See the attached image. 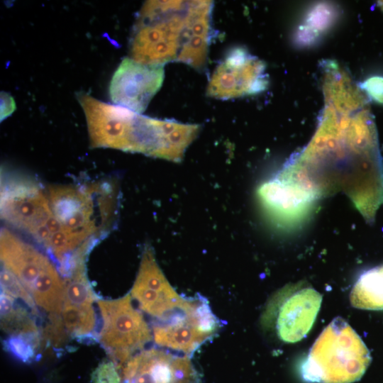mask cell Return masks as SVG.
Segmentation results:
<instances>
[{"instance_id":"6da1fadb","label":"cell","mask_w":383,"mask_h":383,"mask_svg":"<svg viewBox=\"0 0 383 383\" xmlns=\"http://www.w3.org/2000/svg\"><path fill=\"white\" fill-rule=\"evenodd\" d=\"M361 338L342 318L333 319L321 332L300 366L310 383H353L365 374L371 362Z\"/></svg>"},{"instance_id":"7a4b0ae2","label":"cell","mask_w":383,"mask_h":383,"mask_svg":"<svg viewBox=\"0 0 383 383\" xmlns=\"http://www.w3.org/2000/svg\"><path fill=\"white\" fill-rule=\"evenodd\" d=\"M189 1H148L141 8L130 44L133 60L162 65L177 60L183 44Z\"/></svg>"},{"instance_id":"3957f363","label":"cell","mask_w":383,"mask_h":383,"mask_svg":"<svg viewBox=\"0 0 383 383\" xmlns=\"http://www.w3.org/2000/svg\"><path fill=\"white\" fill-rule=\"evenodd\" d=\"M321 302L322 295L310 284H287L267 301L260 318L262 327L283 343H296L311 329Z\"/></svg>"},{"instance_id":"277c9868","label":"cell","mask_w":383,"mask_h":383,"mask_svg":"<svg viewBox=\"0 0 383 383\" xmlns=\"http://www.w3.org/2000/svg\"><path fill=\"white\" fill-rule=\"evenodd\" d=\"M102 320L98 340L118 367L153 339L143 314L128 294L116 299H98Z\"/></svg>"},{"instance_id":"5b68a950","label":"cell","mask_w":383,"mask_h":383,"mask_svg":"<svg viewBox=\"0 0 383 383\" xmlns=\"http://www.w3.org/2000/svg\"><path fill=\"white\" fill-rule=\"evenodd\" d=\"M220 328V321L208 301L199 295L184 296L179 308L167 319L152 326L155 343L161 347L190 355Z\"/></svg>"},{"instance_id":"8992f818","label":"cell","mask_w":383,"mask_h":383,"mask_svg":"<svg viewBox=\"0 0 383 383\" xmlns=\"http://www.w3.org/2000/svg\"><path fill=\"white\" fill-rule=\"evenodd\" d=\"M77 96L86 116L91 147L131 152L138 113L86 93Z\"/></svg>"},{"instance_id":"52a82bcc","label":"cell","mask_w":383,"mask_h":383,"mask_svg":"<svg viewBox=\"0 0 383 383\" xmlns=\"http://www.w3.org/2000/svg\"><path fill=\"white\" fill-rule=\"evenodd\" d=\"M52 211L77 248L91 240L100 228L94 218V186L91 189L69 185L49 187Z\"/></svg>"},{"instance_id":"ba28073f","label":"cell","mask_w":383,"mask_h":383,"mask_svg":"<svg viewBox=\"0 0 383 383\" xmlns=\"http://www.w3.org/2000/svg\"><path fill=\"white\" fill-rule=\"evenodd\" d=\"M164 75L162 65H143L124 58L111 80V99L117 106L140 114L160 89Z\"/></svg>"},{"instance_id":"9c48e42d","label":"cell","mask_w":383,"mask_h":383,"mask_svg":"<svg viewBox=\"0 0 383 383\" xmlns=\"http://www.w3.org/2000/svg\"><path fill=\"white\" fill-rule=\"evenodd\" d=\"M131 295L141 311L157 321L167 319L184 300V296L179 295L166 279L150 246L144 248Z\"/></svg>"},{"instance_id":"30bf717a","label":"cell","mask_w":383,"mask_h":383,"mask_svg":"<svg viewBox=\"0 0 383 383\" xmlns=\"http://www.w3.org/2000/svg\"><path fill=\"white\" fill-rule=\"evenodd\" d=\"M124 383H196L189 356L152 348L134 355L123 369Z\"/></svg>"},{"instance_id":"8fae6325","label":"cell","mask_w":383,"mask_h":383,"mask_svg":"<svg viewBox=\"0 0 383 383\" xmlns=\"http://www.w3.org/2000/svg\"><path fill=\"white\" fill-rule=\"evenodd\" d=\"M1 187V218L15 228L33 235L53 214L48 198L30 179H17Z\"/></svg>"},{"instance_id":"7c38bea8","label":"cell","mask_w":383,"mask_h":383,"mask_svg":"<svg viewBox=\"0 0 383 383\" xmlns=\"http://www.w3.org/2000/svg\"><path fill=\"white\" fill-rule=\"evenodd\" d=\"M264 66L242 48L231 50L214 71L209 83V96L228 99L263 90Z\"/></svg>"},{"instance_id":"4fadbf2b","label":"cell","mask_w":383,"mask_h":383,"mask_svg":"<svg viewBox=\"0 0 383 383\" xmlns=\"http://www.w3.org/2000/svg\"><path fill=\"white\" fill-rule=\"evenodd\" d=\"M258 196L270 217L285 225L304 218L318 197L283 170L259 188Z\"/></svg>"},{"instance_id":"5bb4252c","label":"cell","mask_w":383,"mask_h":383,"mask_svg":"<svg viewBox=\"0 0 383 383\" xmlns=\"http://www.w3.org/2000/svg\"><path fill=\"white\" fill-rule=\"evenodd\" d=\"M1 261L30 295L35 282L52 265L47 256L5 228L1 231Z\"/></svg>"},{"instance_id":"9a60e30c","label":"cell","mask_w":383,"mask_h":383,"mask_svg":"<svg viewBox=\"0 0 383 383\" xmlns=\"http://www.w3.org/2000/svg\"><path fill=\"white\" fill-rule=\"evenodd\" d=\"M211 1H191L188 4L184 40L177 60L196 69L206 63L211 37Z\"/></svg>"},{"instance_id":"2e32d148","label":"cell","mask_w":383,"mask_h":383,"mask_svg":"<svg viewBox=\"0 0 383 383\" xmlns=\"http://www.w3.org/2000/svg\"><path fill=\"white\" fill-rule=\"evenodd\" d=\"M352 306L365 310H383V265L360 274L350 295Z\"/></svg>"},{"instance_id":"e0dca14e","label":"cell","mask_w":383,"mask_h":383,"mask_svg":"<svg viewBox=\"0 0 383 383\" xmlns=\"http://www.w3.org/2000/svg\"><path fill=\"white\" fill-rule=\"evenodd\" d=\"M1 321L2 329L9 336L40 341L36 323L26 310L19 306L13 297L1 292Z\"/></svg>"},{"instance_id":"ac0fdd59","label":"cell","mask_w":383,"mask_h":383,"mask_svg":"<svg viewBox=\"0 0 383 383\" xmlns=\"http://www.w3.org/2000/svg\"><path fill=\"white\" fill-rule=\"evenodd\" d=\"M1 292L15 299L22 300L28 307L35 311V304L20 281L9 270L3 267L1 271Z\"/></svg>"},{"instance_id":"d6986e66","label":"cell","mask_w":383,"mask_h":383,"mask_svg":"<svg viewBox=\"0 0 383 383\" xmlns=\"http://www.w3.org/2000/svg\"><path fill=\"white\" fill-rule=\"evenodd\" d=\"M117 367L113 360L101 362L93 372V383H121Z\"/></svg>"},{"instance_id":"ffe728a7","label":"cell","mask_w":383,"mask_h":383,"mask_svg":"<svg viewBox=\"0 0 383 383\" xmlns=\"http://www.w3.org/2000/svg\"><path fill=\"white\" fill-rule=\"evenodd\" d=\"M333 18V12L328 6L319 4L310 12L307 23L317 29H324L328 26Z\"/></svg>"},{"instance_id":"44dd1931","label":"cell","mask_w":383,"mask_h":383,"mask_svg":"<svg viewBox=\"0 0 383 383\" xmlns=\"http://www.w3.org/2000/svg\"><path fill=\"white\" fill-rule=\"evenodd\" d=\"M362 87L374 100L383 104V77H370Z\"/></svg>"},{"instance_id":"7402d4cb","label":"cell","mask_w":383,"mask_h":383,"mask_svg":"<svg viewBox=\"0 0 383 383\" xmlns=\"http://www.w3.org/2000/svg\"><path fill=\"white\" fill-rule=\"evenodd\" d=\"M16 109L15 101L8 93H1V121L10 116Z\"/></svg>"}]
</instances>
